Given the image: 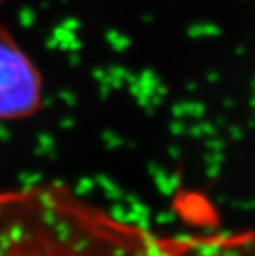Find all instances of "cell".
Instances as JSON below:
<instances>
[{"label":"cell","mask_w":255,"mask_h":256,"mask_svg":"<svg viewBox=\"0 0 255 256\" xmlns=\"http://www.w3.org/2000/svg\"><path fill=\"white\" fill-rule=\"evenodd\" d=\"M0 256H199L151 236L50 210H0Z\"/></svg>","instance_id":"cell-1"},{"label":"cell","mask_w":255,"mask_h":256,"mask_svg":"<svg viewBox=\"0 0 255 256\" xmlns=\"http://www.w3.org/2000/svg\"><path fill=\"white\" fill-rule=\"evenodd\" d=\"M43 74L34 58L4 24H0V121L35 118L43 108Z\"/></svg>","instance_id":"cell-2"},{"label":"cell","mask_w":255,"mask_h":256,"mask_svg":"<svg viewBox=\"0 0 255 256\" xmlns=\"http://www.w3.org/2000/svg\"><path fill=\"white\" fill-rule=\"evenodd\" d=\"M5 2H7V0H0V5H2V4H5Z\"/></svg>","instance_id":"cell-3"}]
</instances>
